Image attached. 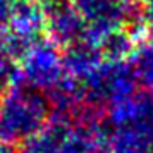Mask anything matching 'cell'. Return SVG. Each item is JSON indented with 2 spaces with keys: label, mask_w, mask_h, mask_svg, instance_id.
Segmentation results:
<instances>
[{
  "label": "cell",
  "mask_w": 153,
  "mask_h": 153,
  "mask_svg": "<svg viewBox=\"0 0 153 153\" xmlns=\"http://www.w3.org/2000/svg\"><path fill=\"white\" fill-rule=\"evenodd\" d=\"M138 72L143 83L153 90V45H148L138 55Z\"/></svg>",
  "instance_id": "obj_1"
},
{
  "label": "cell",
  "mask_w": 153,
  "mask_h": 153,
  "mask_svg": "<svg viewBox=\"0 0 153 153\" xmlns=\"http://www.w3.org/2000/svg\"><path fill=\"white\" fill-rule=\"evenodd\" d=\"M148 2H150V5H153V0H148Z\"/></svg>",
  "instance_id": "obj_2"
}]
</instances>
